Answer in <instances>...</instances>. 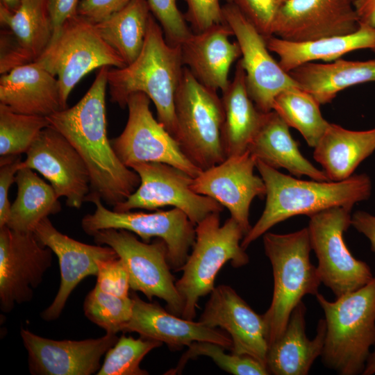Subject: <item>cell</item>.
<instances>
[{
	"label": "cell",
	"mask_w": 375,
	"mask_h": 375,
	"mask_svg": "<svg viewBox=\"0 0 375 375\" xmlns=\"http://www.w3.org/2000/svg\"><path fill=\"white\" fill-rule=\"evenodd\" d=\"M220 212L206 216L195 227V241L176 281L183 303L181 317L192 320L199 299L215 289L216 276L228 262L241 267L249 262L241 246L244 233L239 224L228 218L220 225Z\"/></svg>",
	"instance_id": "obj_6"
},
{
	"label": "cell",
	"mask_w": 375,
	"mask_h": 375,
	"mask_svg": "<svg viewBox=\"0 0 375 375\" xmlns=\"http://www.w3.org/2000/svg\"><path fill=\"white\" fill-rule=\"evenodd\" d=\"M174 138L185 156L202 171L226 159L224 112L217 91L206 87L184 67L174 97Z\"/></svg>",
	"instance_id": "obj_7"
},
{
	"label": "cell",
	"mask_w": 375,
	"mask_h": 375,
	"mask_svg": "<svg viewBox=\"0 0 375 375\" xmlns=\"http://www.w3.org/2000/svg\"><path fill=\"white\" fill-rule=\"evenodd\" d=\"M359 22L351 0H286L276 15L272 35L306 42L356 31Z\"/></svg>",
	"instance_id": "obj_17"
},
{
	"label": "cell",
	"mask_w": 375,
	"mask_h": 375,
	"mask_svg": "<svg viewBox=\"0 0 375 375\" xmlns=\"http://www.w3.org/2000/svg\"><path fill=\"white\" fill-rule=\"evenodd\" d=\"M0 73L34 62L49 45L53 34L47 0H21L15 11L0 4Z\"/></svg>",
	"instance_id": "obj_22"
},
{
	"label": "cell",
	"mask_w": 375,
	"mask_h": 375,
	"mask_svg": "<svg viewBox=\"0 0 375 375\" xmlns=\"http://www.w3.org/2000/svg\"><path fill=\"white\" fill-rule=\"evenodd\" d=\"M314 149L313 157L329 181L345 180L375 151V128L351 131L330 123Z\"/></svg>",
	"instance_id": "obj_30"
},
{
	"label": "cell",
	"mask_w": 375,
	"mask_h": 375,
	"mask_svg": "<svg viewBox=\"0 0 375 375\" xmlns=\"http://www.w3.org/2000/svg\"><path fill=\"white\" fill-rule=\"evenodd\" d=\"M306 307L301 301L293 309L281 336L269 346L266 366L274 375H307L323 351L326 322L321 319L317 333L309 340L306 333Z\"/></svg>",
	"instance_id": "obj_26"
},
{
	"label": "cell",
	"mask_w": 375,
	"mask_h": 375,
	"mask_svg": "<svg viewBox=\"0 0 375 375\" xmlns=\"http://www.w3.org/2000/svg\"><path fill=\"white\" fill-rule=\"evenodd\" d=\"M289 74L320 105L326 104L346 88L375 82V59L351 61L339 58L328 63L308 62Z\"/></svg>",
	"instance_id": "obj_31"
},
{
	"label": "cell",
	"mask_w": 375,
	"mask_h": 375,
	"mask_svg": "<svg viewBox=\"0 0 375 375\" xmlns=\"http://www.w3.org/2000/svg\"><path fill=\"white\" fill-rule=\"evenodd\" d=\"M353 5L359 24L375 27V0H354Z\"/></svg>",
	"instance_id": "obj_47"
},
{
	"label": "cell",
	"mask_w": 375,
	"mask_h": 375,
	"mask_svg": "<svg viewBox=\"0 0 375 375\" xmlns=\"http://www.w3.org/2000/svg\"><path fill=\"white\" fill-rule=\"evenodd\" d=\"M131 168L139 175L140 185L126 201L112 208L115 211L173 206L197 225L208 215L224 208L214 199L195 192L191 187L193 177L178 168L162 162L139 163Z\"/></svg>",
	"instance_id": "obj_13"
},
{
	"label": "cell",
	"mask_w": 375,
	"mask_h": 375,
	"mask_svg": "<svg viewBox=\"0 0 375 375\" xmlns=\"http://www.w3.org/2000/svg\"><path fill=\"white\" fill-rule=\"evenodd\" d=\"M256 167L265 185L266 203L260 217L242 240L244 249L274 225L291 217H310L335 206L352 208L368 199L372 192L371 180L365 174L340 181H302L258 160Z\"/></svg>",
	"instance_id": "obj_2"
},
{
	"label": "cell",
	"mask_w": 375,
	"mask_h": 375,
	"mask_svg": "<svg viewBox=\"0 0 375 375\" xmlns=\"http://www.w3.org/2000/svg\"><path fill=\"white\" fill-rule=\"evenodd\" d=\"M21 155L1 156L0 158V227L6 225L11 204L8 192L15 182L16 175L22 164Z\"/></svg>",
	"instance_id": "obj_43"
},
{
	"label": "cell",
	"mask_w": 375,
	"mask_h": 375,
	"mask_svg": "<svg viewBox=\"0 0 375 375\" xmlns=\"http://www.w3.org/2000/svg\"><path fill=\"white\" fill-rule=\"evenodd\" d=\"M289 127L274 110L265 112L248 151L256 160L274 169L285 168L297 177L307 176L313 180L328 181L323 170L303 156Z\"/></svg>",
	"instance_id": "obj_27"
},
{
	"label": "cell",
	"mask_w": 375,
	"mask_h": 375,
	"mask_svg": "<svg viewBox=\"0 0 375 375\" xmlns=\"http://www.w3.org/2000/svg\"><path fill=\"white\" fill-rule=\"evenodd\" d=\"M320 103L299 87L285 90L274 99L273 110L290 126L297 129L307 144L315 147L330 123L322 116Z\"/></svg>",
	"instance_id": "obj_34"
},
{
	"label": "cell",
	"mask_w": 375,
	"mask_h": 375,
	"mask_svg": "<svg viewBox=\"0 0 375 375\" xmlns=\"http://www.w3.org/2000/svg\"><path fill=\"white\" fill-rule=\"evenodd\" d=\"M49 126L47 117L17 113L0 104V156L26 153Z\"/></svg>",
	"instance_id": "obj_35"
},
{
	"label": "cell",
	"mask_w": 375,
	"mask_h": 375,
	"mask_svg": "<svg viewBox=\"0 0 375 375\" xmlns=\"http://www.w3.org/2000/svg\"><path fill=\"white\" fill-rule=\"evenodd\" d=\"M256 159L247 151L227 157L193 178L192 189L197 193L210 197L230 212L242 228L244 235L251 226L249 209L255 197L263 199L266 188L262 177L253 173Z\"/></svg>",
	"instance_id": "obj_18"
},
{
	"label": "cell",
	"mask_w": 375,
	"mask_h": 375,
	"mask_svg": "<svg viewBox=\"0 0 375 375\" xmlns=\"http://www.w3.org/2000/svg\"><path fill=\"white\" fill-rule=\"evenodd\" d=\"M231 35V28L222 22L192 32L180 45L183 65L199 82L216 91L227 88L230 68L241 56L238 43L229 40Z\"/></svg>",
	"instance_id": "obj_24"
},
{
	"label": "cell",
	"mask_w": 375,
	"mask_h": 375,
	"mask_svg": "<svg viewBox=\"0 0 375 375\" xmlns=\"http://www.w3.org/2000/svg\"><path fill=\"white\" fill-rule=\"evenodd\" d=\"M244 16L265 38L272 36V26L281 6L278 0H233Z\"/></svg>",
	"instance_id": "obj_41"
},
{
	"label": "cell",
	"mask_w": 375,
	"mask_h": 375,
	"mask_svg": "<svg viewBox=\"0 0 375 375\" xmlns=\"http://www.w3.org/2000/svg\"><path fill=\"white\" fill-rule=\"evenodd\" d=\"M133 310L123 332H136L141 337L165 343L179 349L194 342H210L231 350L232 340L225 332L167 312L159 305L146 302L133 294Z\"/></svg>",
	"instance_id": "obj_23"
},
{
	"label": "cell",
	"mask_w": 375,
	"mask_h": 375,
	"mask_svg": "<svg viewBox=\"0 0 375 375\" xmlns=\"http://www.w3.org/2000/svg\"><path fill=\"white\" fill-rule=\"evenodd\" d=\"M28 353L30 373L34 375H90L100 369V360L118 340L116 334L83 340H55L22 328Z\"/></svg>",
	"instance_id": "obj_20"
},
{
	"label": "cell",
	"mask_w": 375,
	"mask_h": 375,
	"mask_svg": "<svg viewBox=\"0 0 375 375\" xmlns=\"http://www.w3.org/2000/svg\"><path fill=\"white\" fill-rule=\"evenodd\" d=\"M17 195L11 204L6 226L21 232H33L45 217L61 210L59 197L50 183L32 169L22 167L16 175Z\"/></svg>",
	"instance_id": "obj_32"
},
{
	"label": "cell",
	"mask_w": 375,
	"mask_h": 375,
	"mask_svg": "<svg viewBox=\"0 0 375 375\" xmlns=\"http://www.w3.org/2000/svg\"><path fill=\"white\" fill-rule=\"evenodd\" d=\"M263 245L274 276L272 302L263 315L269 346L281 336L302 298L318 293L321 281L317 267L310 260L312 249L308 227L287 234L267 232Z\"/></svg>",
	"instance_id": "obj_5"
},
{
	"label": "cell",
	"mask_w": 375,
	"mask_h": 375,
	"mask_svg": "<svg viewBox=\"0 0 375 375\" xmlns=\"http://www.w3.org/2000/svg\"><path fill=\"white\" fill-rule=\"evenodd\" d=\"M21 0H0V4L10 11H15L20 4Z\"/></svg>",
	"instance_id": "obj_49"
},
{
	"label": "cell",
	"mask_w": 375,
	"mask_h": 375,
	"mask_svg": "<svg viewBox=\"0 0 375 375\" xmlns=\"http://www.w3.org/2000/svg\"><path fill=\"white\" fill-rule=\"evenodd\" d=\"M183 65L180 46L167 42L151 14L143 47L136 59L122 68H108L110 100L124 108L132 94H145L155 105L157 119L174 138V97Z\"/></svg>",
	"instance_id": "obj_3"
},
{
	"label": "cell",
	"mask_w": 375,
	"mask_h": 375,
	"mask_svg": "<svg viewBox=\"0 0 375 375\" xmlns=\"http://www.w3.org/2000/svg\"><path fill=\"white\" fill-rule=\"evenodd\" d=\"M188 10L185 18L198 33L210 26L224 22L220 0H185Z\"/></svg>",
	"instance_id": "obj_42"
},
{
	"label": "cell",
	"mask_w": 375,
	"mask_h": 375,
	"mask_svg": "<svg viewBox=\"0 0 375 375\" xmlns=\"http://www.w3.org/2000/svg\"><path fill=\"white\" fill-rule=\"evenodd\" d=\"M351 1H353L354 0H351Z\"/></svg>",
	"instance_id": "obj_52"
},
{
	"label": "cell",
	"mask_w": 375,
	"mask_h": 375,
	"mask_svg": "<svg viewBox=\"0 0 375 375\" xmlns=\"http://www.w3.org/2000/svg\"><path fill=\"white\" fill-rule=\"evenodd\" d=\"M150 101L142 92L128 97L125 128L119 136L110 140L116 155L129 168L139 163L162 162L197 177L202 170L185 156L176 140L153 117Z\"/></svg>",
	"instance_id": "obj_12"
},
{
	"label": "cell",
	"mask_w": 375,
	"mask_h": 375,
	"mask_svg": "<svg viewBox=\"0 0 375 375\" xmlns=\"http://www.w3.org/2000/svg\"><path fill=\"white\" fill-rule=\"evenodd\" d=\"M34 62L57 78L64 109L73 88L89 72L103 66L126 65L102 38L96 24L78 14L62 24Z\"/></svg>",
	"instance_id": "obj_8"
},
{
	"label": "cell",
	"mask_w": 375,
	"mask_h": 375,
	"mask_svg": "<svg viewBox=\"0 0 375 375\" xmlns=\"http://www.w3.org/2000/svg\"><path fill=\"white\" fill-rule=\"evenodd\" d=\"M266 42L268 49L278 56L281 67L289 73L303 64L332 62L356 50L375 51V27L360 24L353 33L306 42H292L272 35L266 38Z\"/></svg>",
	"instance_id": "obj_28"
},
{
	"label": "cell",
	"mask_w": 375,
	"mask_h": 375,
	"mask_svg": "<svg viewBox=\"0 0 375 375\" xmlns=\"http://www.w3.org/2000/svg\"><path fill=\"white\" fill-rule=\"evenodd\" d=\"M176 368L168 374L180 373L190 359L204 356L210 357L223 370L234 375L270 374L266 365L258 360L244 355L228 354L222 346L210 342H194L189 345Z\"/></svg>",
	"instance_id": "obj_38"
},
{
	"label": "cell",
	"mask_w": 375,
	"mask_h": 375,
	"mask_svg": "<svg viewBox=\"0 0 375 375\" xmlns=\"http://www.w3.org/2000/svg\"><path fill=\"white\" fill-rule=\"evenodd\" d=\"M315 297L326 327L322 362L341 375L362 374L375 345V276L335 301H328L319 292Z\"/></svg>",
	"instance_id": "obj_4"
},
{
	"label": "cell",
	"mask_w": 375,
	"mask_h": 375,
	"mask_svg": "<svg viewBox=\"0 0 375 375\" xmlns=\"http://www.w3.org/2000/svg\"><path fill=\"white\" fill-rule=\"evenodd\" d=\"M85 201L92 202L96 208L92 214L85 215L81 227L92 235L98 231L124 229L138 235L143 242L151 238H160L167 244L171 269L181 271L195 241L194 224L182 210L174 208L169 210H156L153 212H117L108 210L97 196H88Z\"/></svg>",
	"instance_id": "obj_11"
},
{
	"label": "cell",
	"mask_w": 375,
	"mask_h": 375,
	"mask_svg": "<svg viewBox=\"0 0 375 375\" xmlns=\"http://www.w3.org/2000/svg\"><path fill=\"white\" fill-rule=\"evenodd\" d=\"M81 1L47 0V10L52 26V38L58 33L62 24L69 18L77 14Z\"/></svg>",
	"instance_id": "obj_45"
},
{
	"label": "cell",
	"mask_w": 375,
	"mask_h": 375,
	"mask_svg": "<svg viewBox=\"0 0 375 375\" xmlns=\"http://www.w3.org/2000/svg\"><path fill=\"white\" fill-rule=\"evenodd\" d=\"M53 251L33 232L0 227V307L9 312L32 299L33 289L51 265Z\"/></svg>",
	"instance_id": "obj_15"
},
{
	"label": "cell",
	"mask_w": 375,
	"mask_h": 375,
	"mask_svg": "<svg viewBox=\"0 0 375 375\" xmlns=\"http://www.w3.org/2000/svg\"><path fill=\"white\" fill-rule=\"evenodd\" d=\"M351 207L335 206L310 216L311 249L318 260L321 283L339 297L368 284L374 278L369 266L350 253L343 234L351 225Z\"/></svg>",
	"instance_id": "obj_9"
},
{
	"label": "cell",
	"mask_w": 375,
	"mask_h": 375,
	"mask_svg": "<svg viewBox=\"0 0 375 375\" xmlns=\"http://www.w3.org/2000/svg\"><path fill=\"white\" fill-rule=\"evenodd\" d=\"M0 104L17 113L43 117L64 109L57 78L36 62L1 74Z\"/></svg>",
	"instance_id": "obj_25"
},
{
	"label": "cell",
	"mask_w": 375,
	"mask_h": 375,
	"mask_svg": "<svg viewBox=\"0 0 375 375\" xmlns=\"http://www.w3.org/2000/svg\"><path fill=\"white\" fill-rule=\"evenodd\" d=\"M22 167L38 172L66 205L80 208L90 192L88 169L76 149L51 126L44 128L26 153Z\"/></svg>",
	"instance_id": "obj_16"
},
{
	"label": "cell",
	"mask_w": 375,
	"mask_h": 375,
	"mask_svg": "<svg viewBox=\"0 0 375 375\" xmlns=\"http://www.w3.org/2000/svg\"><path fill=\"white\" fill-rule=\"evenodd\" d=\"M131 0H81L77 14L97 24L119 10Z\"/></svg>",
	"instance_id": "obj_44"
},
{
	"label": "cell",
	"mask_w": 375,
	"mask_h": 375,
	"mask_svg": "<svg viewBox=\"0 0 375 375\" xmlns=\"http://www.w3.org/2000/svg\"><path fill=\"white\" fill-rule=\"evenodd\" d=\"M224 22L232 30L241 51L242 65L250 98L262 112L273 110L276 97L299 87L270 54L266 38L233 3L222 6ZM300 88V87H299Z\"/></svg>",
	"instance_id": "obj_14"
},
{
	"label": "cell",
	"mask_w": 375,
	"mask_h": 375,
	"mask_svg": "<svg viewBox=\"0 0 375 375\" xmlns=\"http://www.w3.org/2000/svg\"><path fill=\"white\" fill-rule=\"evenodd\" d=\"M222 92L224 112L222 138L226 158L248 151L265 112L257 108L249 95L245 72L240 60L236 64L233 80Z\"/></svg>",
	"instance_id": "obj_29"
},
{
	"label": "cell",
	"mask_w": 375,
	"mask_h": 375,
	"mask_svg": "<svg viewBox=\"0 0 375 375\" xmlns=\"http://www.w3.org/2000/svg\"><path fill=\"white\" fill-rule=\"evenodd\" d=\"M199 322L224 330L231 338L233 353L251 356L266 365L269 342L263 315L256 313L231 287L215 288Z\"/></svg>",
	"instance_id": "obj_19"
},
{
	"label": "cell",
	"mask_w": 375,
	"mask_h": 375,
	"mask_svg": "<svg viewBox=\"0 0 375 375\" xmlns=\"http://www.w3.org/2000/svg\"><path fill=\"white\" fill-rule=\"evenodd\" d=\"M162 342L141 337L122 335L115 344L108 350L98 375H146L148 372L140 367L144 357Z\"/></svg>",
	"instance_id": "obj_37"
},
{
	"label": "cell",
	"mask_w": 375,
	"mask_h": 375,
	"mask_svg": "<svg viewBox=\"0 0 375 375\" xmlns=\"http://www.w3.org/2000/svg\"><path fill=\"white\" fill-rule=\"evenodd\" d=\"M97 284L101 290L120 297H128L130 289L127 269L119 257L97 260Z\"/></svg>",
	"instance_id": "obj_40"
},
{
	"label": "cell",
	"mask_w": 375,
	"mask_h": 375,
	"mask_svg": "<svg viewBox=\"0 0 375 375\" xmlns=\"http://www.w3.org/2000/svg\"><path fill=\"white\" fill-rule=\"evenodd\" d=\"M33 233L38 241L49 247L59 261L60 285L51 305L41 313L46 321L59 317L68 297L85 277L97 276V260L118 256L109 246L91 245L78 242L58 231L49 217L44 218Z\"/></svg>",
	"instance_id": "obj_21"
},
{
	"label": "cell",
	"mask_w": 375,
	"mask_h": 375,
	"mask_svg": "<svg viewBox=\"0 0 375 375\" xmlns=\"http://www.w3.org/2000/svg\"><path fill=\"white\" fill-rule=\"evenodd\" d=\"M375 374V347L372 352L367 360L365 369L363 371V375H372Z\"/></svg>",
	"instance_id": "obj_48"
},
{
	"label": "cell",
	"mask_w": 375,
	"mask_h": 375,
	"mask_svg": "<svg viewBox=\"0 0 375 375\" xmlns=\"http://www.w3.org/2000/svg\"><path fill=\"white\" fill-rule=\"evenodd\" d=\"M278 1H279L280 3L281 4L282 3H283L286 0H278Z\"/></svg>",
	"instance_id": "obj_51"
},
{
	"label": "cell",
	"mask_w": 375,
	"mask_h": 375,
	"mask_svg": "<svg viewBox=\"0 0 375 375\" xmlns=\"http://www.w3.org/2000/svg\"><path fill=\"white\" fill-rule=\"evenodd\" d=\"M151 12L147 0H131L96 26L102 38L124 60L131 63L143 47Z\"/></svg>",
	"instance_id": "obj_33"
},
{
	"label": "cell",
	"mask_w": 375,
	"mask_h": 375,
	"mask_svg": "<svg viewBox=\"0 0 375 375\" xmlns=\"http://www.w3.org/2000/svg\"><path fill=\"white\" fill-rule=\"evenodd\" d=\"M351 225L369 239L372 251L375 253V216L358 211L351 217Z\"/></svg>",
	"instance_id": "obj_46"
},
{
	"label": "cell",
	"mask_w": 375,
	"mask_h": 375,
	"mask_svg": "<svg viewBox=\"0 0 375 375\" xmlns=\"http://www.w3.org/2000/svg\"><path fill=\"white\" fill-rule=\"evenodd\" d=\"M92 236L97 244L112 248L124 262L129 275L130 289L142 292L149 300H164L168 311L181 316L183 303L170 272L168 249L160 238L151 243L139 240L126 230L107 228Z\"/></svg>",
	"instance_id": "obj_10"
},
{
	"label": "cell",
	"mask_w": 375,
	"mask_h": 375,
	"mask_svg": "<svg viewBox=\"0 0 375 375\" xmlns=\"http://www.w3.org/2000/svg\"><path fill=\"white\" fill-rule=\"evenodd\" d=\"M85 316L106 333L122 331L131 317L133 299L101 290L97 286L87 295L84 302Z\"/></svg>",
	"instance_id": "obj_36"
},
{
	"label": "cell",
	"mask_w": 375,
	"mask_h": 375,
	"mask_svg": "<svg viewBox=\"0 0 375 375\" xmlns=\"http://www.w3.org/2000/svg\"><path fill=\"white\" fill-rule=\"evenodd\" d=\"M150 11L161 26L167 42L180 46L192 33L185 16L179 10L177 0H147Z\"/></svg>",
	"instance_id": "obj_39"
},
{
	"label": "cell",
	"mask_w": 375,
	"mask_h": 375,
	"mask_svg": "<svg viewBox=\"0 0 375 375\" xmlns=\"http://www.w3.org/2000/svg\"><path fill=\"white\" fill-rule=\"evenodd\" d=\"M226 1V3H232L233 2V0H224Z\"/></svg>",
	"instance_id": "obj_50"
},
{
	"label": "cell",
	"mask_w": 375,
	"mask_h": 375,
	"mask_svg": "<svg viewBox=\"0 0 375 375\" xmlns=\"http://www.w3.org/2000/svg\"><path fill=\"white\" fill-rule=\"evenodd\" d=\"M108 67L99 68L90 89L77 103L47 117L50 126L64 135L84 160L90 176L88 196H97L113 208L136 190L140 179L133 169L120 161L108 138Z\"/></svg>",
	"instance_id": "obj_1"
}]
</instances>
